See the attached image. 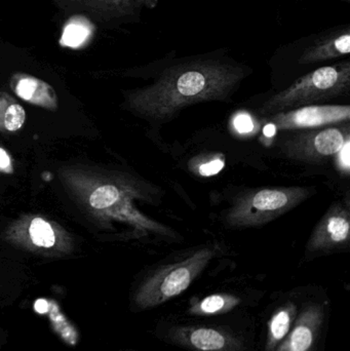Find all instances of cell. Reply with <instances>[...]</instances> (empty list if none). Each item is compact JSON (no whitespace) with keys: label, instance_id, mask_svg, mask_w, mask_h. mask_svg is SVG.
Returning a JSON list of instances; mask_svg holds the SVG:
<instances>
[{"label":"cell","instance_id":"2e32d148","mask_svg":"<svg viewBox=\"0 0 350 351\" xmlns=\"http://www.w3.org/2000/svg\"><path fill=\"white\" fill-rule=\"evenodd\" d=\"M10 88L16 96L30 104L47 110H57V94L53 86L35 76L14 74L10 80Z\"/></svg>","mask_w":350,"mask_h":351},{"label":"cell","instance_id":"cb8c5ba5","mask_svg":"<svg viewBox=\"0 0 350 351\" xmlns=\"http://www.w3.org/2000/svg\"><path fill=\"white\" fill-rule=\"evenodd\" d=\"M125 351H141V350H125Z\"/></svg>","mask_w":350,"mask_h":351},{"label":"cell","instance_id":"8fae6325","mask_svg":"<svg viewBox=\"0 0 350 351\" xmlns=\"http://www.w3.org/2000/svg\"><path fill=\"white\" fill-rule=\"evenodd\" d=\"M263 297L262 291L254 289H218L189 297L173 313L189 319H211L252 313L260 305Z\"/></svg>","mask_w":350,"mask_h":351},{"label":"cell","instance_id":"4fadbf2b","mask_svg":"<svg viewBox=\"0 0 350 351\" xmlns=\"http://www.w3.org/2000/svg\"><path fill=\"white\" fill-rule=\"evenodd\" d=\"M10 239L28 250L59 255L67 253L69 239L67 233L55 223L43 217H27L18 221L8 232Z\"/></svg>","mask_w":350,"mask_h":351},{"label":"cell","instance_id":"ba28073f","mask_svg":"<svg viewBox=\"0 0 350 351\" xmlns=\"http://www.w3.org/2000/svg\"><path fill=\"white\" fill-rule=\"evenodd\" d=\"M332 308L328 293L310 286L295 325L273 351H326Z\"/></svg>","mask_w":350,"mask_h":351},{"label":"cell","instance_id":"3957f363","mask_svg":"<svg viewBox=\"0 0 350 351\" xmlns=\"http://www.w3.org/2000/svg\"><path fill=\"white\" fill-rule=\"evenodd\" d=\"M70 185L78 199L92 216L103 221L127 223L140 232L171 234V229L150 220L134 206V200L144 198L138 182L123 177H88L69 174Z\"/></svg>","mask_w":350,"mask_h":351},{"label":"cell","instance_id":"8992f818","mask_svg":"<svg viewBox=\"0 0 350 351\" xmlns=\"http://www.w3.org/2000/svg\"><path fill=\"white\" fill-rule=\"evenodd\" d=\"M314 188H261L245 192L234 199L225 216L234 228L259 227L279 218L308 199Z\"/></svg>","mask_w":350,"mask_h":351},{"label":"cell","instance_id":"5bb4252c","mask_svg":"<svg viewBox=\"0 0 350 351\" xmlns=\"http://www.w3.org/2000/svg\"><path fill=\"white\" fill-rule=\"evenodd\" d=\"M349 105H310L266 117L279 131L318 129L349 123Z\"/></svg>","mask_w":350,"mask_h":351},{"label":"cell","instance_id":"e0dca14e","mask_svg":"<svg viewBox=\"0 0 350 351\" xmlns=\"http://www.w3.org/2000/svg\"><path fill=\"white\" fill-rule=\"evenodd\" d=\"M26 121V111L10 95L0 93V131L14 133L22 129Z\"/></svg>","mask_w":350,"mask_h":351},{"label":"cell","instance_id":"9c48e42d","mask_svg":"<svg viewBox=\"0 0 350 351\" xmlns=\"http://www.w3.org/2000/svg\"><path fill=\"white\" fill-rule=\"evenodd\" d=\"M349 141V123L318 129L299 130L279 136L277 147L282 154L296 162L325 164L342 150Z\"/></svg>","mask_w":350,"mask_h":351},{"label":"cell","instance_id":"9a60e30c","mask_svg":"<svg viewBox=\"0 0 350 351\" xmlns=\"http://www.w3.org/2000/svg\"><path fill=\"white\" fill-rule=\"evenodd\" d=\"M350 214L349 206L333 204L312 231L306 245V257L325 255L349 247Z\"/></svg>","mask_w":350,"mask_h":351},{"label":"cell","instance_id":"52a82bcc","mask_svg":"<svg viewBox=\"0 0 350 351\" xmlns=\"http://www.w3.org/2000/svg\"><path fill=\"white\" fill-rule=\"evenodd\" d=\"M350 25L339 24L300 37L279 47L273 56L275 65L310 68L330 61L349 59Z\"/></svg>","mask_w":350,"mask_h":351},{"label":"cell","instance_id":"7a4b0ae2","mask_svg":"<svg viewBox=\"0 0 350 351\" xmlns=\"http://www.w3.org/2000/svg\"><path fill=\"white\" fill-rule=\"evenodd\" d=\"M158 341L184 351H258L257 322L252 313L211 319L171 313L154 324Z\"/></svg>","mask_w":350,"mask_h":351},{"label":"cell","instance_id":"277c9868","mask_svg":"<svg viewBox=\"0 0 350 351\" xmlns=\"http://www.w3.org/2000/svg\"><path fill=\"white\" fill-rule=\"evenodd\" d=\"M215 256V249L203 247L182 259L152 268L134 290L132 309L135 313L149 311L178 298L195 284Z\"/></svg>","mask_w":350,"mask_h":351},{"label":"cell","instance_id":"ffe728a7","mask_svg":"<svg viewBox=\"0 0 350 351\" xmlns=\"http://www.w3.org/2000/svg\"><path fill=\"white\" fill-rule=\"evenodd\" d=\"M234 125H236V130H238L240 133H249V132L252 131L253 128H254L252 119L247 114L238 115V117H236V121H234Z\"/></svg>","mask_w":350,"mask_h":351},{"label":"cell","instance_id":"7402d4cb","mask_svg":"<svg viewBox=\"0 0 350 351\" xmlns=\"http://www.w3.org/2000/svg\"><path fill=\"white\" fill-rule=\"evenodd\" d=\"M277 130L275 129V125H271V123H268V125H265L264 128V134L268 137H271V136L275 135L277 133Z\"/></svg>","mask_w":350,"mask_h":351},{"label":"cell","instance_id":"6da1fadb","mask_svg":"<svg viewBox=\"0 0 350 351\" xmlns=\"http://www.w3.org/2000/svg\"><path fill=\"white\" fill-rule=\"evenodd\" d=\"M145 72L153 82L129 92L127 104L144 119L162 123L190 105L226 102L253 69L221 47L187 57H177L173 51L146 66Z\"/></svg>","mask_w":350,"mask_h":351},{"label":"cell","instance_id":"ac0fdd59","mask_svg":"<svg viewBox=\"0 0 350 351\" xmlns=\"http://www.w3.org/2000/svg\"><path fill=\"white\" fill-rule=\"evenodd\" d=\"M49 317L55 331L68 343L74 346L77 342V333L73 326L67 321L60 307L53 301H49Z\"/></svg>","mask_w":350,"mask_h":351},{"label":"cell","instance_id":"44dd1931","mask_svg":"<svg viewBox=\"0 0 350 351\" xmlns=\"http://www.w3.org/2000/svg\"><path fill=\"white\" fill-rule=\"evenodd\" d=\"M0 171L10 173L12 171V160L5 150L0 148Z\"/></svg>","mask_w":350,"mask_h":351},{"label":"cell","instance_id":"603a6c76","mask_svg":"<svg viewBox=\"0 0 350 351\" xmlns=\"http://www.w3.org/2000/svg\"><path fill=\"white\" fill-rule=\"evenodd\" d=\"M338 1L345 2V3H350V0H338Z\"/></svg>","mask_w":350,"mask_h":351},{"label":"cell","instance_id":"5b68a950","mask_svg":"<svg viewBox=\"0 0 350 351\" xmlns=\"http://www.w3.org/2000/svg\"><path fill=\"white\" fill-rule=\"evenodd\" d=\"M350 93V60L321 66L294 80L285 90L271 96L259 109L261 115L321 105Z\"/></svg>","mask_w":350,"mask_h":351},{"label":"cell","instance_id":"7c38bea8","mask_svg":"<svg viewBox=\"0 0 350 351\" xmlns=\"http://www.w3.org/2000/svg\"><path fill=\"white\" fill-rule=\"evenodd\" d=\"M308 287L275 293L261 315L258 351H273L284 341L297 321Z\"/></svg>","mask_w":350,"mask_h":351},{"label":"cell","instance_id":"d6986e66","mask_svg":"<svg viewBox=\"0 0 350 351\" xmlns=\"http://www.w3.org/2000/svg\"><path fill=\"white\" fill-rule=\"evenodd\" d=\"M224 167V160L221 158H216L212 160L201 164L199 166V173L203 176H212L217 174L218 172L222 170Z\"/></svg>","mask_w":350,"mask_h":351},{"label":"cell","instance_id":"30bf717a","mask_svg":"<svg viewBox=\"0 0 350 351\" xmlns=\"http://www.w3.org/2000/svg\"><path fill=\"white\" fill-rule=\"evenodd\" d=\"M160 0H53L67 16H84L97 26L116 29L138 24L142 12L153 10Z\"/></svg>","mask_w":350,"mask_h":351}]
</instances>
